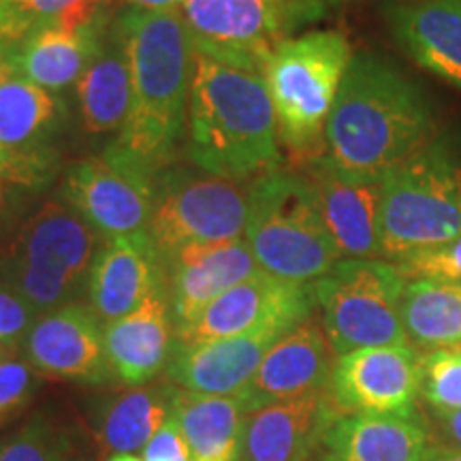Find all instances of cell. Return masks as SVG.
Returning a JSON list of instances; mask_svg holds the SVG:
<instances>
[{"label":"cell","mask_w":461,"mask_h":461,"mask_svg":"<svg viewBox=\"0 0 461 461\" xmlns=\"http://www.w3.org/2000/svg\"><path fill=\"white\" fill-rule=\"evenodd\" d=\"M113 34L131 67L132 105L112 146L154 176L169 169L186 143L193 45L180 9H126Z\"/></svg>","instance_id":"6da1fadb"},{"label":"cell","mask_w":461,"mask_h":461,"mask_svg":"<svg viewBox=\"0 0 461 461\" xmlns=\"http://www.w3.org/2000/svg\"><path fill=\"white\" fill-rule=\"evenodd\" d=\"M434 115L423 90L387 58H350L327 120V154L344 169L383 176L428 146Z\"/></svg>","instance_id":"7a4b0ae2"},{"label":"cell","mask_w":461,"mask_h":461,"mask_svg":"<svg viewBox=\"0 0 461 461\" xmlns=\"http://www.w3.org/2000/svg\"><path fill=\"white\" fill-rule=\"evenodd\" d=\"M186 154L199 171L224 180H248L278 169V122L263 75L193 51Z\"/></svg>","instance_id":"3957f363"},{"label":"cell","mask_w":461,"mask_h":461,"mask_svg":"<svg viewBox=\"0 0 461 461\" xmlns=\"http://www.w3.org/2000/svg\"><path fill=\"white\" fill-rule=\"evenodd\" d=\"M244 240L258 269L299 285H312L342 261L314 184L302 173L276 169L250 184Z\"/></svg>","instance_id":"277c9868"},{"label":"cell","mask_w":461,"mask_h":461,"mask_svg":"<svg viewBox=\"0 0 461 461\" xmlns=\"http://www.w3.org/2000/svg\"><path fill=\"white\" fill-rule=\"evenodd\" d=\"M348 39L338 31H312L282 41L265 67L278 140L293 163L327 154V120L348 68Z\"/></svg>","instance_id":"5b68a950"},{"label":"cell","mask_w":461,"mask_h":461,"mask_svg":"<svg viewBox=\"0 0 461 461\" xmlns=\"http://www.w3.org/2000/svg\"><path fill=\"white\" fill-rule=\"evenodd\" d=\"M101 240L67 201L51 199L0 248V282L41 314L77 303L88 288Z\"/></svg>","instance_id":"8992f818"},{"label":"cell","mask_w":461,"mask_h":461,"mask_svg":"<svg viewBox=\"0 0 461 461\" xmlns=\"http://www.w3.org/2000/svg\"><path fill=\"white\" fill-rule=\"evenodd\" d=\"M461 238V154L448 141L431 140L412 157L383 173L380 258Z\"/></svg>","instance_id":"52a82bcc"},{"label":"cell","mask_w":461,"mask_h":461,"mask_svg":"<svg viewBox=\"0 0 461 461\" xmlns=\"http://www.w3.org/2000/svg\"><path fill=\"white\" fill-rule=\"evenodd\" d=\"M406 285L400 269L384 258H342L312 282L333 355L408 344L402 322Z\"/></svg>","instance_id":"ba28073f"},{"label":"cell","mask_w":461,"mask_h":461,"mask_svg":"<svg viewBox=\"0 0 461 461\" xmlns=\"http://www.w3.org/2000/svg\"><path fill=\"white\" fill-rule=\"evenodd\" d=\"M322 9L293 0H184L180 14L193 51L263 75L276 48Z\"/></svg>","instance_id":"9c48e42d"},{"label":"cell","mask_w":461,"mask_h":461,"mask_svg":"<svg viewBox=\"0 0 461 461\" xmlns=\"http://www.w3.org/2000/svg\"><path fill=\"white\" fill-rule=\"evenodd\" d=\"M246 221L248 190L203 171L169 167L157 177L148 238L167 263L188 246L240 240Z\"/></svg>","instance_id":"30bf717a"},{"label":"cell","mask_w":461,"mask_h":461,"mask_svg":"<svg viewBox=\"0 0 461 461\" xmlns=\"http://www.w3.org/2000/svg\"><path fill=\"white\" fill-rule=\"evenodd\" d=\"M157 177L109 146L77 160L65 176V201L103 241L146 235L157 201Z\"/></svg>","instance_id":"8fae6325"},{"label":"cell","mask_w":461,"mask_h":461,"mask_svg":"<svg viewBox=\"0 0 461 461\" xmlns=\"http://www.w3.org/2000/svg\"><path fill=\"white\" fill-rule=\"evenodd\" d=\"M314 303L312 285L282 280L258 269L207 305L197 321L177 330L176 344L212 342L269 327L291 331L299 322L310 319Z\"/></svg>","instance_id":"7c38bea8"},{"label":"cell","mask_w":461,"mask_h":461,"mask_svg":"<svg viewBox=\"0 0 461 461\" xmlns=\"http://www.w3.org/2000/svg\"><path fill=\"white\" fill-rule=\"evenodd\" d=\"M420 363L408 344L353 350L333 363L330 393L342 414L408 417L423 383Z\"/></svg>","instance_id":"4fadbf2b"},{"label":"cell","mask_w":461,"mask_h":461,"mask_svg":"<svg viewBox=\"0 0 461 461\" xmlns=\"http://www.w3.org/2000/svg\"><path fill=\"white\" fill-rule=\"evenodd\" d=\"M103 327L95 310L82 303L45 312L22 342L26 361L51 378L86 384L109 383L113 372Z\"/></svg>","instance_id":"5bb4252c"},{"label":"cell","mask_w":461,"mask_h":461,"mask_svg":"<svg viewBox=\"0 0 461 461\" xmlns=\"http://www.w3.org/2000/svg\"><path fill=\"white\" fill-rule=\"evenodd\" d=\"M305 177L314 184L322 218L339 255L380 258L383 176L348 171L325 154L305 165Z\"/></svg>","instance_id":"9a60e30c"},{"label":"cell","mask_w":461,"mask_h":461,"mask_svg":"<svg viewBox=\"0 0 461 461\" xmlns=\"http://www.w3.org/2000/svg\"><path fill=\"white\" fill-rule=\"evenodd\" d=\"M344 417L330 389L248 412L235 461H308Z\"/></svg>","instance_id":"2e32d148"},{"label":"cell","mask_w":461,"mask_h":461,"mask_svg":"<svg viewBox=\"0 0 461 461\" xmlns=\"http://www.w3.org/2000/svg\"><path fill=\"white\" fill-rule=\"evenodd\" d=\"M167 291L176 331L194 322L229 288L258 272L244 238L188 246L165 263Z\"/></svg>","instance_id":"e0dca14e"},{"label":"cell","mask_w":461,"mask_h":461,"mask_svg":"<svg viewBox=\"0 0 461 461\" xmlns=\"http://www.w3.org/2000/svg\"><path fill=\"white\" fill-rule=\"evenodd\" d=\"M333 350L319 322L305 319L276 342L240 397L248 412L330 389Z\"/></svg>","instance_id":"ac0fdd59"},{"label":"cell","mask_w":461,"mask_h":461,"mask_svg":"<svg viewBox=\"0 0 461 461\" xmlns=\"http://www.w3.org/2000/svg\"><path fill=\"white\" fill-rule=\"evenodd\" d=\"M286 330L269 327L246 336H233L212 342L176 344L167 366L173 384L201 395H241L252 383L269 348L286 336Z\"/></svg>","instance_id":"d6986e66"},{"label":"cell","mask_w":461,"mask_h":461,"mask_svg":"<svg viewBox=\"0 0 461 461\" xmlns=\"http://www.w3.org/2000/svg\"><path fill=\"white\" fill-rule=\"evenodd\" d=\"M113 376L129 387H143L169 366L176 348L167 280L122 319L103 327Z\"/></svg>","instance_id":"ffe728a7"},{"label":"cell","mask_w":461,"mask_h":461,"mask_svg":"<svg viewBox=\"0 0 461 461\" xmlns=\"http://www.w3.org/2000/svg\"><path fill=\"white\" fill-rule=\"evenodd\" d=\"M384 20L414 65L461 90V0L391 3Z\"/></svg>","instance_id":"44dd1931"},{"label":"cell","mask_w":461,"mask_h":461,"mask_svg":"<svg viewBox=\"0 0 461 461\" xmlns=\"http://www.w3.org/2000/svg\"><path fill=\"white\" fill-rule=\"evenodd\" d=\"M165 280V261L148 233L107 240L90 269V308L107 325L140 308L143 299Z\"/></svg>","instance_id":"7402d4cb"},{"label":"cell","mask_w":461,"mask_h":461,"mask_svg":"<svg viewBox=\"0 0 461 461\" xmlns=\"http://www.w3.org/2000/svg\"><path fill=\"white\" fill-rule=\"evenodd\" d=\"M109 32L112 24H107V20L84 32H68L51 22H39L17 45V75L58 95L77 84L107 43Z\"/></svg>","instance_id":"603a6c76"},{"label":"cell","mask_w":461,"mask_h":461,"mask_svg":"<svg viewBox=\"0 0 461 461\" xmlns=\"http://www.w3.org/2000/svg\"><path fill=\"white\" fill-rule=\"evenodd\" d=\"M325 461H428V436L408 417L344 414L325 438Z\"/></svg>","instance_id":"cb8c5ba5"},{"label":"cell","mask_w":461,"mask_h":461,"mask_svg":"<svg viewBox=\"0 0 461 461\" xmlns=\"http://www.w3.org/2000/svg\"><path fill=\"white\" fill-rule=\"evenodd\" d=\"M248 408L240 395H201L176 389L171 417L177 420L194 461H235Z\"/></svg>","instance_id":"d4e9b609"},{"label":"cell","mask_w":461,"mask_h":461,"mask_svg":"<svg viewBox=\"0 0 461 461\" xmlns=\"http://www.w3.org/2000/svg\"><path fill=\"white\" fill-rule=\"evenodd\" d=\"M75 95L88 135L122 131L132 105V82L129 60L113 34V24L107 43L75 84Z\"/></svg>","instance_id":"484cf974"},{"label":"cell","mask_w":461,"mask_h":461,"mask_svg":"<svg viewBox=\"0 0 461 461\" xmlns=\"http://www.w3.org/2000/svg\"><path fill=\"white\" fill-rule=\"evenodd\" d=\"M176 387H132L113 395L96 412V445L105 455H135L171 417Z\"/></svg>","instance_id":"4316f807"},{"label":"cell","mask_w":461,"mask_h":461,"mask_svg":"<svg viewBox=\"0 0 461 461\" xmlns=\"http://www.w3.org/2000/svg\"><path fill=\"white\" fill-rule=\"evenodd\" d=\"M65 105L54 92L14 75L0 84V143L20 152H43L60 126Z\"/></svg>","instance_id":"83f0119b"},{"label":"cell","mask_w":461,"mask_h":461,"mask_svg":"<svg viewBox=\"0 0 461 461\" xmlns=\"http://www.w3.org/2000/svg\"><path fill=\"white\" fill-rule=\"evenodd\" d=\"M406 336L420 348H455L461 344V285L411 280L402 299Z\"/></svg>","instance_id":"f1b7e54d"},{"label":"cell","mask_w":461,"mask_h":461,"mask_svg":"<svg viewBox=\"0 0 461 461\" xmlns=\"http://www.w3.org/2000/svg\"><path fill=\"white\" fill-rule=\"evenodd\" d=\"M420 393L438 414L461 408V350L438 348L423 357Z\"/></svg>","instance_id":"f546056e"},{"label":"cell","mask_w":461,"mask_h":461,"mask_svg":"<svg viewBox=\"0 0 461 461\" xmlns=\"http://www.w3.org/2000/svg\"><path fill=\"white\" fill-rule=\"evenodd\" d=\"M0 461H68V442L43 417L0 440Z\"/></svg>","instance_id":"4dcf8cb0"},{"label":"cell","mask_w":461,"mask_h":461,"mask_svg":"<svg viewBox=\"0 0 461 461\" xmlns=\"http://www.w3.org/2000/svg\"><path fill=\"white\" fill-rule=\"evenodd\" d=\"M58 158L54 149L43 152H20L0 143V180L15 184L31 193H41L56 177Z\"/></svg>","instance_id":"1f68e13d"},{"label":"cell","mask_w":461,"mask_h":461,"mask_svg":"<svg viewBox=\"0 0 461 461\" xmlns=\"http://www.w3.org/2000/svg\"><path fill=\"white\" fill-rule=\"evenodd\" d=\"M406 280H440L461 285V238L411 252L393 263Z\"/></svg>","instance_id":"d6a6232c"},{"label":"cell","mask_w":461,"mask_h":461,"mask_svg":"<svg viewBox=\"0 0 461 461\" xmlns=\"http://www.w3.org/2000/svg\"><path fill=\"white\" fill-rule=\"evenodd\" d=\"M39 389V372L26 359L0 363V428L14 420L31 403Z\"/></svg>","instance_id":"836d02e7"},{"label":"cell","mask_w":461,"mask_h":461,"mask_svg":"<svg viewBox=\"0 0 461 461\" xmlns=\"http://www.w3.org/2000/svg\"><path fill=\"white\" fill-rule=\"evenodd\" d=\"M39 316L41 312L31 302L0 282V342L20 348Z\"/></svg>","instance_id":"e575fe53"},{"label":"cell","mask_w":461,"mask_h":461,"mask_svg":"<svg viewBox=\"0 0 461 461\" xmlns=\"http://www.w3.org/2000/svg\"><path fill=\"white\" fill-rule=\"evenodd\" d=\"M141 461H194L176 419H167L158 434L141 448Z\"/></svg>","instance_id":"d590c367"},{"label":"cell","mask_w":461,"mask_h":461,"mask_svg":"<svg viewBox=\"0 0 461 461\" xmlns=\"http://www.w3.org/2000/svg\"><path fill=\"white\" fill-rule=\"evenodd\" d=\"M32 194L34 193H31V190L0 180V238L14 233L20 227L22 216L26 214L28 199Z\"/></svg>","instance_id":"8d00e7d4"},{"label":"cell","mask_w":461,"mask_h":461,"mask_svg":"<svg viewBox=\"0 0 461 461\" xmlns=\"http://www.w3.org/2000/svg\"><path fill=\"white\" fill-rule=\"evenodd\" d=\"M28 14L37 17L39 22H50L56 15H60L67 7H71L77 0H17Z\"/></svg>","instance_id":"74e56055"},{"label":"cell","mask_w":461,"mask_h":461,"mask_svg":"<svg viewBox=\"0 0 461 461\" xmlns=\"http://www.w3.org/2000/svg\"><path fill=\"white\" fill-rule=\"evenodd\" d=\"M17 45L20 43H11L7 39H0V84H5L9 77L17 75Z\"/></svg>","instance_id":"f35d334b"},{"label":"cell","mask_w":461,"mask_h":461,"mask_svg":"<svg viewBox=\"0 0 461 461\" xmlns=\"http://www.w3.org/2000/svg\"><path fill=\"white\" fill-rule=\"evenodd\" d=\"M131 9H146V11H167L180 9L184 0H122Z\"/></svg>","instance_id":"ab89813d"},{"label":"cell","mask_w":461,"mask_h":461,"mask_svg":"<svg viewBox=\"0 0 461 461\" xmlns=\"http://www.w3.org/2000/svg\"><path fill=\"white\" fill-rule=\"evenodd\" d=\"M440 419H442V423H445L447 434L451 436L453 440L457 442V447L461 448V408L453 412H442Z\"/></svg>","instance_id":"60d3db41"},{"label":"cell","mask_w":461,"mask_h":461,"mask_svg":"<svg viewBox=\"0 0 461 461\" xmlns=\"http://www.w3.org/2000/svg\"><path fill=\"white\" fill-rule=\"evenodd\" d=\"M428 461H461V448H434Z\"/></svg>","instance_id":"b9f144b4"},{"label":"cell","mask_w":461,"mask_h":461,"mask_svg":"<svg viewBox=\"0 0 461 461\" xmlns=\"http://www.w3.org/2000/svg\"><path fill=\"white\" fill-rule=\"evenodd\" d=\"M17 350H20V348H17V346H11V344L0 342V363L11 359V357H15Z\"/></svg>","instance_id":"7bdbcfd3"},{"label":"cell","mask_w":461,"mask_h":461,"mask_svg":"<svg viewBox=\"0 0 461 461\" xmlns=\"http://www.w3.org/2000/svg\"><path fill=\"white\" fill-rule=\"evenodd\" d=\"M107 461H141V457H137V455H113Z\"/></svg>","instance_id":"ee69618b"},{"label":"cell","mask_w":461,"mask_h":461,"mask_svg":"<svg viewBox=\"0 0 461 461\" xmlns=\"http://www.w3.org/2000/svg\"><path fill=\"white\" fill-rule=\"evenodd\" d=\"M293 3H299V5H316V7H325V3H321V0H293Z\"/></svg>","instance_id":"f6af8a7d"},{"label":"cell","mask_w":461,"mask_h":461,"mask_svg":"<svg viewBox=\"0 0 461 461\" xmlns=\"http://www.w3.org/2000/svg\"><path fill=\"white\" fill-rule=\"evenodd\" d=\"M321 3H325V5L327 3H342V0H321Z\"/></svg>","instance_id":"bcb514c9"}]
</instances>
